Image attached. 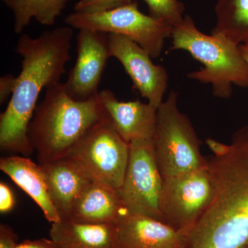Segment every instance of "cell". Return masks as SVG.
I'll list each match as a JSON object with an SVG mask.
<instances>
[{"label":"cell","instance_id":"obj_26","mask_svg":"<svg viewBox=\"0 0 248 248\" xmlns=\"http://www.w3.org/2000/svg\"><path fill=\"white\" fill-rule=\"evenodd\" d=\"M239 49L243 58L248 64V43L239 45Z\"/></svg>","mask_w":248,"mask_h":248},{"label":"cell","instance_id":"obj_6","mask_svg":"<svg viewBox=\"0 0 248 248\" xmlns=\"http://www.w3.org/2000/svg\"><path fill=\"white\" fill-rule=\"evenodd\" d=\"M68 27L91 29L120 35L136 42L151 55L159 58L166 39L171 37L172 27L162 21L143 14L137 1L110 11L96 14L68 15L64 20Z\"/></svg>","mask_w":248,"mask_h":248},{"label":"cell","instance_id":"obj_21","mask_svg":"<svg viewBox=\"0 0 248 248\" xmlns=\"http://www.w3.org/2000/svg\"><path fill=\"white\" fill-rule=\"evenodd\" d=\"M133 0H79L74 6L79 14H96L110 11L133 2Z\"/></svg>","mask_w":248,"mask_h":248},{"label":"cell","instance_id":"obj_17","mask_svg":"<svg viewBox=\"0 0 248 248\" xmlns=\"http://www.w3.org/2000/svg\"><path fill=\"white\" fill-rule=\"evenodd\" d=\"M50 236L60 248H118L117 224L61 220L52 223Z\"/></svg>","mask_w":248,"mask_h":248},{"label":"cell","instance_id":"obj_20","mask_svg":"<svg viewBox=\"0 0 248 248\" xmlns=\"http://www.w3.org/2000/svg\"><path fill=\"white\" fill-rule=\"evenodd\" d=\"M149 16L174 28L184 21V5L179 0H143Z\"/></svg>","mask_w":248,"mask_h":248},{"label":"cell","instance_id":"obj_23","mask_svg":"<svg viewBox=\"0 0 248 248\" xmlns=\"http://www.w3.org/2000/svg\"><path fill=\"white\" fill-rule=\"evenodd\" d=\"M15 198L12 190L9 186L1 182L0 183V212L9 213L14 208Z\"/></svg>","mask_w":248,"mask_h":248},{"label":"cell","instance_id":"obj_18","mask_svg":"<svg viewBox=\"0 0 248 248\" xmlns=\"http://www.w3.org/2000/svg\"><path fill=\"white\" fill-rule=\"evenodd\" d=\"M215 10L217 23L211 34L236 45L248 43V0H217Z\"/></svg>","mask_w":248,"mask_h":248},{"label":"cell","instance_id":"obj_9","mask_svg":"<svg viewBox=\"0 0 248 248\" xmlns=\"http://www.w3.org/2000/svg\"><path fill=\"white\" fill-rule=\"evenodd\" d=\"M162 184L153 141L130 143L126 170L118 190L127 211L164 221L160 209Z\"/></svg>","mask_w":248,"mask_h":248},{"label":"cell","instance_id":"obj_2","mask_svg":"<svg viewBox=\"0 0 248 248\" xmlns=\"http://www.w3.org/2000/svg\"><path fill=\"white\" fill-rule=\"evenodd\" d=\"M73 28L59 27L33 38L23 34L16 52L22 58V71L9 104L0 115V148L11 154L29 156L34 149L29 139V125L42 89L60 82L66 73Z\"/></svg>","mask_w":248,"mask_h":248},{"label":"cell","instance_id":"obj_12","mask_svg":"<svg viewBox=\"0 0 248 248\" xmlns=\"http://www.w3.org/2000/svg\"><path fill=\"white\" fill-rule=\"evenodd\" d=\"M99 101L114 128L129 144L153 141L157 108L140 100L121 102L108 89L99 93Z\"/></svg>","mask_w":248,"mask_h":248},{"label":"cell","instance_id":"obj_14","mask_svg":"<svg viewBox=\"0 0 248 248\" xmlns=\"http://www.w3.org/2000/svg\"><path fill=\"white\" fill-rule=\"evenodd\" d=\"M40 165L60 218L68 220L77 201L94 178L68 156Z\"/></svg>","mask_w":248,"mask_h":248},{"label":"cell","instance_id":"obj_11","mask_svg":"<svg viewBox=\"0 0 248 248\" xmlns=\"http://www.w3.org/2000/svg\"><path fill=\"white\" fill-rule=\"evenodd\" d=\"M110 57L117 59L133 81V88L155 108L164 102L169 75L166 68L152 61L148 52L136 42L117 34H108Z\"/></svg>","mask_w":248,"mask_h":248},{"label":"cell","instance_id":"obj_3","mask_svg":"<svg viewBox=\"0 0 248 248\" xmlns=\"http://www.w3.org/2000/svg\"><path fill=\"white\" fill-rule=\"evenodd\" d=\"M107 115L99 97L76 101L61 82L46 89L29 125V139L39 164L68 156L81 138Z\"/></svg>","mask_w":248,"mask_h":248},{"label":"cell","instance_id":"obj_24","mask_svg":"<svg viewBox=\"0 0 248 248\" xmlns=\"http://www.w3.org/2000/svg\"><path fill=\"white\" fill-rule=\"evenodd\" d=\"M18 236L14 230L8 225H0V248H17Z\"/></svg>","mask_w":248,"mask_h":248},{"label":"cell","instance_id":"obj_8","mask_svg":"<svg viewBox=\"0 0 248 248\" xmlns=\"http://www.w3.org/2000/svg\"><path fill=\"white\" fill-rule=\"evenodd\" d=\"M130 144L116 131L107 114L90 129L68 156L94 179L120 188L128 165Z\"/></svg>","mask_w":248,"mask_h":248},{"label":"cell","instance_id":"obj_25","mask_svg":"<svg viewBox=\"0 0 248 248\" xmlns=\"http://www.w3.org/2000/svg\"><path fill=\"white\" fill-rule=\"evenodd\" d=\"M16 248H60L53 240L45 238L37 240H26L18 244Z\"/></svg>","mask_w":248,"mask_h":248},{"label":"cell","instance_id":"obj_15","mask_svg":"<svg viewBox=\"0 0 248 248\" xmlns=\"http://www.w3.org/2000/svg\"><path fill=\"white\" fill-rule=\"evenodd\" d=\"M126 212L118 190L94 179L77 201L68 220L89 224H117Z\"/></svg>","mask_w":248,"mask_h":248},{"label":"cell","instance_id":"obj_22","mask_svg":"<svg viewBox=\"0 0 248 248\" xmlns=\"http://www.w3.org/2000/svg\"><path fill=\"white\" fill-rule=\"evenodd\" d=\"M17 77L7 74L0 78V104H4L11 97L16 87Z\"/></svg>","mask_w":248,"mask_h":248},{"label":"cell","instance_id":"obj_4","mask_svg":"<svg viewBox=\"0 0 248 248\" xmlns=\"http://www.w3.org/2000/svg\"><path fill=\"white\" fill-rule=\"evenodd\" d=\"M171 38L170 50H186L203 65L199 71L187 74V78L211 85L215 97L229 99L232 85L248 88V64L239 45L220 35H205L189 16L172 28Z\"/></svg>","mask_w":248,"mask_h":248},{"label":"cell","instance_id":"obj_10","mask_svg":"<svg viewBox=\"0 0 248 248\" xmlns=\"http://www.w3.org/2000/svg\"><path fill=\"white\" fill-rule=\"evenodd\" d=\"M78 57L63 85L66 94L76 101H87L99 95V83L110 58L108 33L80 29L77 35Z\"/></svg>","mask_w":248,"mask_h":248},{"label":"cell","instance_id":"obj_5","mask_svg":"<svg viewBox=\"0 0 248 248\" xmlns=\"http://www.w3.org/2000/svg\"><path fill=\"white\" fill-rule=\"evenodd\" d=\"M177 99V92L171 91L156 112L153 146L162 178L208 166L201 153L202 141L190 119L178 108Z\"/></svg>","mask_w":248,"mask_h":248},{"label":"cell","instance_id":"obj_16","mask_svg":"<svg viewBox=\"0 0 248 248\" xmlns=\"http://www.w3.org/2000/svg\"><path fill=\"white\" fill-rule=\"evenodd\" d=\"M0 169L30 196L49 222L61 221L40 164H36L28 156L10 155L0 159Z\"/></svg>","mask_w":248,"mask_h":248},{"label":"cell","instance_id":"obj_7","mask_svg":"<svg viewBox=\"0 0 248 248\" xmlns=\"http://www.w3.org/2000/svg\"><path fill=\"white\" fill-rule=\"evenodd\" d=\"M215 184L208 166L163 178L160 209L165 223L188 236L211 203Z\"/></svg>","mask_w":248,"mask_h":248},{"label":"cell","instance_id":"obj_13","mask_svg":"<svg viewBox=\"0 0 248 248\" xmlns=\"http://www.w3.org/2000/svg\"><path fill=\"white\" fill-rule=\"evenodd\" d=\"M117 227L118 248H187V235L153 217L126 212Z\"/></svg>","mask_w":248,"mask_h":248},{"label":"cell","instance_id":"obj_1","mask_svg":"<svg viewBox=\"0 0 248 248\" xmlns=\"http://www.w3.org/2000/svg\"><path fill=\"white\" fill-rule=\"evenodd\" d=\"M215 195L190 232L187 248H248V125L229 144L208 138Z\"/></svg>","mask_w":248,"mask_h":248},{"label":"cell","instance_id":"obj_19","mask_svg":"<svg viewBox=\"0 0 248 248\" xmlns=\"http://www.w3.org/2000/svg\"><path fill=\"white\" fill-rule=\"evenodd\" d=\"M14 14V31L21 34L32 19L52 26L62 15L69 0H1Z\"/></svg>","mask_w":248,"mask_h":248}]
</instances>
